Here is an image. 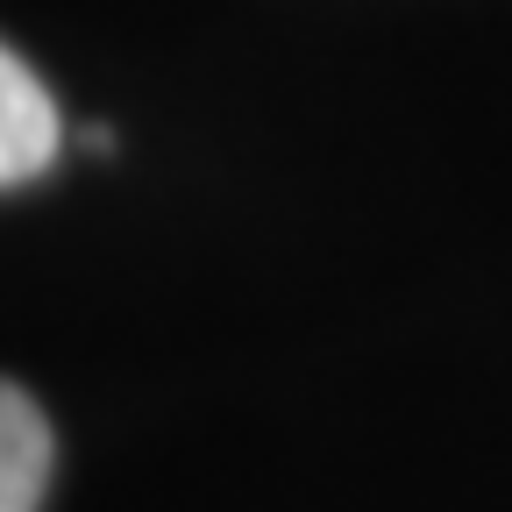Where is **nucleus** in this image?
I'll use <instances>...</instances> for the list:
<instances>
[{
    "label": "nucleus",
    "mask_w": 512,
    "mask_h": 512,
    "mask_svg": "<svg viewBox=\"0 0 512 512\" xmlns=\"http://www.w3.org/2000/svg\"><path fill=\"white\" fill-rule=\"evenodd\" d=\"M57 143H64L57 100L43 93V79L29 64L0 43V185H22V178L50 171Z\"/></svg>",
    "instance_id": "f257e3e1"
},
{
    "label": "nucleus",
    "mask_w": 512,
    "mask_h": 512,
    "mask_svg": "<svg viewBox=\"0 0 512 512\" xmlns=\"http://www.w3.org/2000/svg\"><path fill=\"white\" fill-rule=\"evenodd\" d=\"M50 484V420L22 384L0 377V512H36Z\"/></svg>",
    "instance_id": "f03ea898"
}]
</instances>
